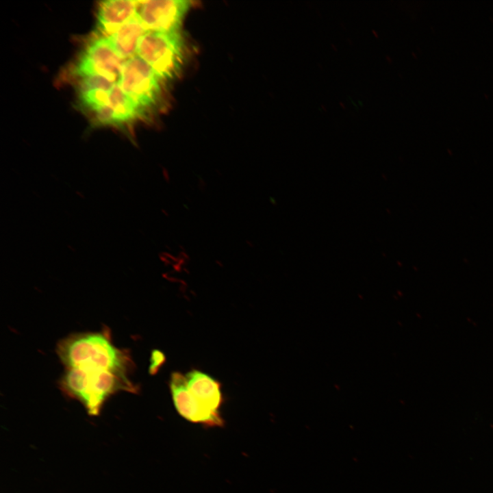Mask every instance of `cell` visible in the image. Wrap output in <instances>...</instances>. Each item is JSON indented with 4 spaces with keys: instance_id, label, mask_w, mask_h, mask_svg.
<instances>
[{
    "instance_id": "obj_1",
    "label": "cell",
    "mask_w": 493,
    "mask_h": 493,
    "mask_svg": "<svg viewBox=\"0 0 493 493\" xmlns=\"http://www.w3.org/2000/svg\"><path fill=\"white\" fill-rule=\"evenodd\" d=\"M57 352L66 368L127 373L131 361L101 333L72 335L60 342Z\"/></svg>"
},
{
    "instance_id": "obj_2",
    "label": "cell",
    "mask_w": 493,
    "mask_h": 493,
    "mask_svg": "<svg viewBox=\"0 0 493 493\" xmlns=\"http://www.w3.org/2000/svg\"><path fill=\"white\" fill-rule=\"evenodd\" d=\"M61 385L68 394L81 401L90 415H97L105 401L116 392L136 390L125 373L77 368H66Z\"/></svg>"
},
{
    "instance_id": "obj_3",
    "label": "cell",
    "mask_w": 493,
    "mask_h": 493,
    "mask_svg": "<svg viewBox=\"0 0 493 493\" xmlns=\"http://www.w3.org/2000/svg\"><path fill=\"white\" fill-rule=\"evenodd\" d=\"M186 43L179 31H147L140 38L137 55L164 81L177 78L185 61Z\"/></svg>"
},
{
    "instance_id": "obj_4",
    "label": "cell",
    "mask_w": 493,
    "mask_h": 493,
    "mask_svg": "<svg viewBox=\"0 0 493 493\" xmlns=\"http://www.w3.org/2000/svg\"><path fill=\"white\" fill-rule=\"evenodd\" d=\"M164 81L147 63L136 55L125 61L118 85L145 112L159 101Z\"/></svg>"
},
{
    "instance_id": "obj_5",
    "label": "cell",
    "mask_w": 493,
    "mask_h": 493,
    "mask_svg": "<svg viewBox=\"0 0 493 493\" xmlns=\"http://www.w3.org/2000/svg\"><path fill=\"white\" fill-rule=\"evenodd\" d=\"M125 61L108 38L99 35L86 46L76 62L74 72L81 78L98 75L118 84Z\"/></svg>"
},
{
    "instance_id": "obj_6",
    "label": "cell",
    "mask_w": 493,
    "mask_h": 493,
    "mask_svg": "<svg viewBox=\"0 0 493 493\" xmlns=\"http://www.w3.org/2000/svg\"><path fill=\"white\" fill-rule=\"evenodd\" d=\"M192 5L188 0L139 1L137 15L147 31H179Z\"/></svg>"
},
{
    "instance_id": "obj_7",
    "label": "cell",
    "mask_w": 493,
    "mask_h": 493,
    "mask_svg": "<svg viewBox=\"0 0 493 493\" xmlns=\"http://www.w3.org/2000/svg\"><path fill=\"white\" fill-rule=\"evenodd\" d=\"M170 386L175 408L183 418L209 427L223 426L220 413L204 407L192 395L186 377L177 372L172 373Z\"/></svg>"
},
{
    "instance_id": "obj_8",
    "label": "cell",
    "mask_w": 493,
    "mask_h": 493,
    "mask_svg": "<svg viewBox=\"0 0 493 493\" xmlns=\"http://www.w3.org/2000/svg\"><path fill=\"white\" fill-rule=\"evenodd\" d=\"M97 121L104 125H120L132 122L144 112L118 84L111 90L108 103L94 113Z\"/></svg>"
},
{
    "instance_id": "obj_9",
    "label": "cell",
    "mask_w": 493,
    "mask_h": 493,
    "mask_svg": "<svg viewBox=\"0 0 493 493\" xmlns=\"http://www.w3.org/2000/svg\"><path fill=\"white\" fill-rule=\"evenodd\" d=\"M138 1L108 0L101 1L97 9V29L101 36H108L137 14Z\"/></svg>"
},
{
    "instance_id": "obj_10",
    "label": "cell",
    "mask_w": 493,
    "mask_h": 493,
    "mask_svg": "<svg viewBox=\"0 0 493 493\" xmlns=\"http://www.w3.org/2000/svg\"><path fill=\"white\" fill-rule=\"evenodd\" d=\"M186 379L195 399L204 407L219 412L223 401L219 383L210 376L194 370L189 372Z\"/></svg>"
},
{
    "instance_id": "obj_11",
    "label": "cell",
    "mask_w": 493,
    "mask_h": 493,
    "mask_svg": "<svg viewBox=\"0 0 493 493\" xmlns=\"http://www.w3.org/2000/svg\"><path fill=\"white\" fill-rule=\"evenodd\" d=\"M147 31L137 14L108 38L118 54L125 60L137 55L139 40Z\"/></svg>"
},
{
    "instance_id": "obj_12",
    "label": "cell",
    "mask_w": 493,
    "mask_h": 493,
    "mask_svg": "<svg viewBox=\"0 0 493 493\" xmlns=\"http://www.w3.org/2000/svg\"><path fill=\"white\" fill-rule=\"evenodd\" d=\"M164 355L158 351L153 352L151 372L155 373L164 362Z\"/></svg>"
}]
</instances>
